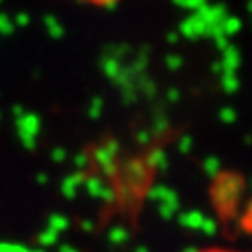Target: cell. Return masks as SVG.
<instances>
[{
  "label": "cell",
  "instance_id": "obj_1",
  "mask_svg": "<svg viewBox=\"0 0 252 252\" xmlns=\"http://www.w3.org/2000/svg\"><path fill=\"white\" fill-rule=\"evenodd\" d=\"M81 2H88V4H95V6H112L118 0H81Z\"/></svg>",
  "mask_w": 252,
  "mask_h": 252
},
{
  "label": "cell",
  "instance_id": "obj_3",
  "mask_svg": "<svg viewBox=\"0 0 252 252\" xmlns=\"http://www.w3.org/2000/svg\"><path fill=\"white\" fill-rule=\"evenodd\" d=\"M251 9H252V0H251Z\"/></svg>",
  "mask_w": 252,
  "mask_h": 252
},
{
  "label": "cell",
  "instance_id": "obj_2",
  "mask_svg": "<svg viewBox=\"0 0 252 252\" xmlns=\"http://www.w3.org/2000/svg\"><path fill=\"white\" fill-rule=\"evenodd\" d=\"M196 252H235V251H228V249H204V251H196Z\"/></svg>",
  "mask_w": 252,
  "mask_h": 252
}]
</instances>
